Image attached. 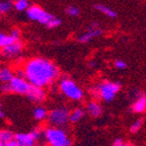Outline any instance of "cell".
<instances>
[{"label": "cell", "instance_id": "cell-25", "mask_svg": "<svg viewBox=\"0 0 146 146\" xmlns=\"http://www.w3.org/2000/svg\"><path fill=\"white\" fill-rule=\"evenodd\" d=\"M115 67H116L117 69H121V70H123V69H125L126 67H127V63H126L125 61H123V60L118 59L115 61Z\"/></svg>", "mask_w": 146, "mask_h": 146}, {"label": "cell", "instance_id": "cell-20", "mask_svg": "<svg viewBox=\"0 0 146 146\" xmlns=\"http://www.w3.org/2000/svg\"><path fill=\"white\" fill-rule=\"evenodd\" d=\"M14 41H16V40L13 39V36L11 35H6L4 33H0V49H2L3 47L11 44Z\"/></svg>", "mask_w": 146, "mask_h": 146}, {"label": "cell", "instance_id": "cell-15", "mask_svg": "<svg viewBox=\"0 0 146 146\" xmlns=\"http://www.w3.org/2000/svg\"><path fill=\"white\" fill-rule=\"evenodd\" d=\"M48 114L49 111L42 105H38L33 111V116H34L35 120L40 122V123H44L45 121H47Z\"/></svg>", "mask_w": 146, "mask_h": 146}, {"label": "cell", "instance_id": "cell-19", "mask_svg": "<svg viewBox=\"0 0 146 146\" xmlns=\"http://www.w3.org/2000/svg\"><path fill=\"white\" fill-rule=\"evenodd\" d=\"M14 138V134L7 129H0V143L10 141Z\"/></svg>", "mask_w": 146, "mask_h": 146}, {"label": "cell", "instance_id": "cell-23", "mask_svg": "<svg viewBox=\"0 0 146 146\" xmlns=\"http://www.w3.org/2000/svg\"><path fill=\"white\" fill-rule=\"evenodd\" d=\"M142 126H143V120H142V119H138V120H136V121L131 125L130 132L131 133H137L138 131H140V129L142 128Z\"/></svg>", "mask_w": 146, "mask_h": 146}, {"label": "cell", "instance_id": "cell-7", "mask_svg": "<svg viewBox=\"0 0 146 146\" xmlns=\"http://www.w3.org/2000/svg\"><path fill=\"white\" fill-rule=\"evenodd\" d=\"M69 111L64 107L56 108L50 111L47 118V123L50 126L64 128L69 123Z\"/></svg>", "mask_w": 146, "mask_h": 146}, {"label": "cell", "instance_id": "cell-16", "mask_svg": "<svg viewBox=\"0 0 146 146\" xmlns=\"http://www.w3.org/2000/svg\"><path fill=\"white\" fill-rule=\"evenodd\" d=\"M85 115V111L81 108H76L69 113V123L75 124L79 122Z\"/></svg>", "mask_w": 146, "mask_h": 146}, {"label": "cell", "instance_id": "cell-32", "mask_svg": "<svg viewBox=\"0 0 146 146\" xmlns=\"http://www.w3.org/2000/svg\"><path fill=\"white\" fill-rule=\"evenodd\" d=\"M63 146H71V144H67V145H63Z\"/></svg>", "mask_w": 146, "mask_h": 146}, {"label": "cell", "instance_id": "cell-30", "mask_svg": "<svg viewBox=\"0 0 146 146\" xmlns=\"http://www.w3.org/2000/svg\"><path fill=\"white\" fill-rule=\"evenodd\" d=\"M88 66L89 67H94V66H96V62H94V61H90L88 63Z\"/></svg>", "mask_w": 146, "mask_h": 146}, {"label": "cell", "instance_id": "cell-8", "mask_svg": "<svg viewBox=\"0 0 146 146\" xmlns=\"http://www.w3.org/2000/svg\"><path fill=\"white\" fill-rule=\"evenodd\" d=\"M25 13L31 21H38L39 23L44 25H47L54 18L53 14L47 12L38 5H30L29 8L25 10Z\"/></svg>", "mask_w": 146, "mask_h": 146}, {"label": "cell", "instance_id": "cell-4", "mask_svg": "<svg viewBox=\"0 0 146 146\" xmlns=\"http://www.w3.org/2000/svg\"><path fill=\"white\" fill-rule=\"evenodd\" d=\"M31 83L25 77L19 75H14V77L7 83H1L0 91L2 94H14L27 96L31 88Z\"/></svg>", "mask_w": 146, "mask_h": 146}, {"label": "cell", "instance_id": "cell-21", "mask_svg": "<svg viewBox=\"0 0 146 146\" xmlns=\"http://www.w3.org/2000/svg\"><path fill=\"white\" fill-rule=\"evenodd\" d=\"M12 9V2L8 0H0V15L9 12Z\"/></svg>", "mask_w": 146, "mask_h": 146}, {"label": "cell", "instance_id": "cell-24", "mask_svg": "<svg viewBox=\"0 0 146 146\" xmlns=\"http://www.w3.org/2000/svg\"><path fill=\"white\" fill-rule=\"evenodd\" d=\"M61 23H62L61 19L58 18V17H56V16H54V18H53L52 21H51L48 25H46V27H49V29H55V27H58L59 25H61Z\"/></svg>", "mask_w": 146, "mask_h": 146}, {"label": "cell", "instance_id": "cell-10", "mask_svg": "<svg viewBox=\"0 0 146 146\" xmlns=\"http://www.w3.org/2000/svg\"><path fill=\"white\" fill-rule=\"evenodd\" d=\"M27 96L32 103L36 104V105H42L47 98V92L43 87L32 85L29 92L27 94Z\"/></svg>", "mask_w": 146, "mask_h": 146}, {"label": "cell", "instance_id": "cell-5", "mask_svg": "<svg viewBox=\"0 0 146 146\" xmlns=\"http://www.w3.org/2000/svg\"><path fill=\"white\" fill-rule=\"evenodd\" d=\"M58 87L64 96L67 98L74 102H79L83 98V90L78 86L74 80L70 79L68 77H63L58 82Z\"/></svg>", "mask_w": 146, "mask_h": 146}, {"label": "cell", "instance_id": "cell-11", "mask_svg": "<svg viewBox=\"0 0 146 146\" xmlns=\"http://www.w3.org/2000/svg\"><path fill=\"white\" fill-rule=\"evenodd\" d=\"M85 113H87L91 118H98L103 115V107L96 100H92L87 103Z\"/></svg>", "mask_w": 146, "mask_h": 146}, {"label": "cell", "instance_id": "cell-26", "mask_svg": "<svg viewBox=\"0 0 146 146\" xmlns=\"http://www.w3.org/2000/svg\"><path fill=\"white\" fill-rule=\"evenodd\" d=\"M113 146H133V145H131V144H128V143H125V142H124L122 139L118 138V139H116L114 141Z\"/></svg>", "mask_w": 146, "mask_h": 146}, {"label": "cell", "instance_id": "cell-18", "mask_svg": "<svg viewBox=\"0 0 146 146\" xmlns=\"http://www.w3.org/2000/svg\"><path fill=\"white\" fill-rule=\"evenodd\" d=\"M30 6L29 0H16L12 3V7L15 9L16 11H25Z\"/></svg>", "mask_w": 146, "mask_h": 146}, {"label": "cell", "instance_id": "cell-9", "mask_svg": "<svg viewBox=\"0 0 146 146\" xmlns=\"http://www.w3.org/2000/svg\"><path fill=\"white\" fill-rule=\"evenodd\" d=\"M23 48H25V45L21 41V39L16 40L11 44L3 47L2 49H0V55L5 59H15L21 56Z\"/></svg>", "mask_w": 146, "mask_h": 146}, {"label": "cell", "instance_id": "cell-28", "mask_svg": "<svg viewBox=\"0 0 146 146\" xmlns=\"http://www.w3.org/2000/svg\"><path fill=\"white\" fill-rule=\"evenodd\" d=\"M100 27V23L98 21H94L89 25V27H87V30H96V29H98Z\"/></svg>", "mask_w": 146, "mask_h": 146}, {"label": "cell", "instance_id": "cell-13", "mask_svg": "<svg viewBox=\"0 0 146 146\" xmlns=\"http://www.w3.org/2000/svg\"><path fill=\"white\" fill-rule=\"evenodd\" d=\"M132 111L136 114H142L146 112V94H140L132 105Z\"/></svg>", "mask_w": 146, "mask_h": 146}, {"label": "cell", "instance_id": "cell-1", "mask_svg": "<svg viewBox=\"0 0 146 146\" xmlns=\"http://www.w3.org/2000/svg\"><path fill=\"white\" fill-rule=\"evenodd\" d=\"M16 75L23 76L31 85L47 88L60 77V70L52 60L44 57H33L17 64Z\"/></svg>", "mask_w": 146, "mask_h": 146}, {"label": "cell", "instance_id": "cell-22", "mask_svg": "<svg viewBox=\"0 0 146 146\" xmlns=\"http://www.w3.org/2000/svg\"><path fill=\"white\" fill-rule=\"evenodd\" d=\"M65 12H66L69 16L76 17V16H78L80 14V9L78 8L77 6H75V5H70V6H68L66 8Z\"/></svg>", "mask_w": 146, "mask_h": 146}, {"label": "cell", "instance_id": "cell-6", "mask_svg": "<svg viewBox=\"0 0 146 146\" xmlns=\"http://www.w3.org/2000/svg\"><path fill=\"white\" fill-rule=\"evenodd\" d=\"M43 137V127L34 128L27 133H16L14 134V139L21 146H36V143Z\"/></svg>", "mask_w": 146, "mask_h": 146}, {"label": "cell", "instance_id": "cell-14", "mask_svg": "<svg viewBox=\"0 0 146 146\" xmlns=\"http://www.w3.org/2000/svg\"><path fill=\"white\" fill-rule=\"evenodd\" d=\"M15 75V70L10 66L0 67V83H7Z\"/></svg>", "mask_w": 146, "mask_h": 146}, {"label": "cell", "instance_id": "cell-27", "mask_svg": "<svg viewBox=\"0 0 146 146\" xmlns=\"http://www.w3.org/2000/svg\"><path fill=\"white\" fill-rule=\"evenodd\" d=\"M12 36H13L14 40H19L21 39V31L18 30V29H13L10 33Z\"/></svg>", "mask_w": 146, "mask_h": 146}, {"label": "cell", "instance_id": "cell-29", "mask_svg": "<svg viewBox=\"0 0 146 146\" xmlns=\"http://www.w3.org/2000/svg\"><path fill=\"white\" fill-rule=\"evenodd\" d=\"M4 117H5L4 111H3L2 105H1V104H0V119H4Z\"/></svg>", "mask_w": 146, "mask_h": 146}, {"label": "cell", "instance_id": "cell-3", "mask_svg": "<svg viewBox=\"0 0 146 146\" xmlns=\"http://www.w3.org/2000/svg\"><path fill=\"white\" fill-rule=\"evenodd\" d=\"M43 138L48 146H63L71 144L68 134L63 128L55 126L43 127Z\"/></svg>", "mask_w": 146, "mask_h": 146}, {"label": "cell", "instance_id": "cell-2", "mask_svg": "<svg viewBox=\"0 0 146 146\" xmlns=\"http://www.w3.org/2000/svg\"><path fill=\"white\" fill-rule=\"evenodd\" d=\"M120 89H121V84L119 82L105 80V81L100 82V84L90 87L88 92L94 100H102L107 103H110L116 98Z\"/></svg>", "mask_w": 146, "mask_h": 146}, {"label": "cell", "instance_id": "cell-17", "mask_svg": "<svg viewBox=\"0 0 146 146\" xmlns=\"http://www.w3.org/2000/svg\"><path fill=\"white\" fill-rule=\"evenodd\" d=\"M94 9H96L98 11L102 12L104 13L105 15H107L108 17H111V18H116L118 16V13L117 11H115L114 9L110 8V7L106 6V5H103V4H94Z\"/></svg>", "mask_w": 146, "mask_h": 146}, {"label": "cell", "instance_id": "cell-12", "mask_svg": "<svg viewBox=\"0 0 146 146\" xmlns=\"http://www.w3.org/2000/svg\"><path fill=\"white\" fill-rule=\"evenodd\" d=\"M104 32L100 29H96V30H87L84 34H82L81 36H78V42L81 44H86L90 42L91 40L96 39L98 36H102Z\"/></svg>", "mask_w": 146, "mask_h": 146}, {"label": "cell", "instance_id": "cell-31", "mask_svg": "<svg viewBox=\"0 0 146 146\" xmlns=\"http://www.w3.org/2000/svg\"><path fill=\"white\" fill-rule=\"evenodd\" d=\"M8 1H10V2H14V1H16V0H8Z\"/></svg>", "mask_w": 146, "mask_h": 146}, {"label": "cell", "instance_id": "cell-33", "mask_svg": "<svg viewBox=\"0 0 146 146\" xmlns=\"http://www.w3.org/2000/svg\"></svg>", "mask_w": 146, "mask_h": 146}]
</instances>
